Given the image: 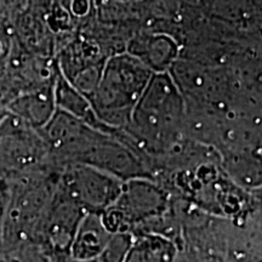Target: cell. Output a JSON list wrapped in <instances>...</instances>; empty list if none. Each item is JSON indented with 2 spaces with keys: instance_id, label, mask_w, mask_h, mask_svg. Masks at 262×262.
Returning <instances> with one entry per match:
<instances>
[{
  "instance_id": "11",
  "label": "cell",
  "mask_w": 262,
  "mask_h": 262,
  "mask_svg": "<svg viewBox=\"0 0 262 262\" xmlns=\"http://www.w3.org/2000/svg\"><path fill=\"white\" fill-rule=\"evenodd\" d=\"M133 242V233L120 232L113 233L104 248L103 253L98 257L100 262H124Z\"/></svg>"
},
{
  "instance_id": "7",
  "label": "cell",
  "mask_w": 262,
  "mask_h": 262,
  "mask_svg": "<svg viewBox=\"0 0 262 262\" xmlns=\"http://www.w3.org/2000/svg\"><path fill=\"white\" fill-rule=\"evenodd\" d=\"M205 14L227 28L256 29L261 22V0H202Z\"/></svg>"
},
{
  "instance_id": "8",
  "label": "cell",
  "mask_w": 262,
  "mask_h": 262,
  "mask_svg": "<svg viewBox=\"0 0 262 262\" xmlns=\"http://www.w3.org/2000/svg\"><path fill=\"white\" fill-rule=\"evenodd\" d=\"M112 233L103 225L98 212H85L71 244V257L75 261L98 260Z\"/></svg>"
},
{
  "instance_id": "4",
  "label": "cell",
  "mask_w": 262,
  "mask_h": 262,
  "mask_svg": "<svg viewBox=\"0 0 262 262\" xmlns=\"http://www.w3.org/2000/svg\"><path fill=\"white\" fill-rule=\"evenodd\" d=\"M122 180L83 164H70L62 173V188L85 212L102 214L120 194Z\"/></svg>"
},
{
  "instance_id": "12",
  "label": "cell",
  "mask_w": 262,
  "mask_h": 262,
  "mask_svg": "<svg viewBox=\"0 0 262 262\" xmlns=\"http://www.w3.org/2000/svg\"><path fill=\"white\" fill-rule=\"evenodd\" d=\"M12 45H14V38L10 35L8 29L0 24V81H2L3 74H4Z\"/></svg>"
},
{
  "instance_id": "13",
  "label": "cell",
  "mask_w": 262,
  "mask_h": 262,
  "mask_svg": "<svg viewBox=\"0 0 262 262\" xmlns=\"http://www.w3.org/2000/svg\"><path fill=\"white\" fill-rule=\"evenodd\" d=\"M119 2H122V0H119ZM126 2H131V0H126Z\"/></svg>"
},
{
  "instance_id": "9",
  "label": "cell",
  "mask_w": 262,
  "mask_h": 262,
  "mask_svg": "<svg viewBox=\"0 0 262 262\" xmlns=\"http://www.w3.org/2000/svg\"><path fill=\"white\" fill-rule=\"evenodd\" d=\"M54 97L56 110L70 114L75 119L80 120L95 129L104 131V133L117 135L119 130L112 129V127L104 125L100 122L96 114H95L89 98L79 93L75 88L68 81L61 72L56 70L54 79Z\"/></svg>"
},
{
  "instance_id": "5",
  "label": "cell",
  "mask_w": 262,
  "mask_h": 262,
  "mask_svg": "<svg viewBox=\"0 0 262 262\" xmlns=\"http://www.w3.org/2000/svg\"><path fill=\"white\" fill-rule=\"evenodd\" d=\"M126 52L142 62L153 74L169 73L180 57V45L165 33H147L131 39Z\"/></svg>"
},
{
  "instance_id": "3",
  "label": "cell",
  "mask_w": 262,
  "mask_h": 262,
  "mask_svg": "<svg viewBox=\"0 0 262 262\" xmlns=\"http://www.w3.org/2000/svg\"><path fill=\"white\" fill-rule=\"evenodd\" d=\"M170 209V194L152 178H134L123 182L117 201L101 217L111 233L130 232L143 222L163 215Z\"/></svg>"
},
{
  "instance_id": "6",
  "label": "cell",
  "mask_w": 262,
  "mask_h": 262,
  "mask_svg": "<svg viewBox=\"0 0 262 262\" xmlns=\"http://www.w3.org/2000/svg\"><path fill=\"white\" fill-rule=\"evenodd\" d=\"M9 108L12 116L19 118L34 129L44 127L56 112L54 80L15 96L10 101Z\"/></svg>"
},
{
  "instance_id": "2",
  "label": "cell",
  "mask_w": 262,
  "mask_h": 262,
  "mask_svg": "<svg viewBox=\"0 0 262 262\" xmlns=\"http://www.w3.org/2000/svg\"><path fill=\"white\" fill-rule=\"evenodd\" d=\"M152 75L142 62L127 52L107 58L89 97L100 122L116 130L125 129Z\"/></svg>"
},
{
  "instance_id": "1",
  "label": "cell",
  "mask_w": 262,
  "mask_h": 262,
  "mask_svg": "<svg viewBox=\"0 0 262 262\" xmlns=\"http://www.w3.org/2000/svg\"><path fill=\"white\" fill-rule=\"evenodd\" d=\"M123 130L148 162L152 173L165 157L188 140L185 100L171 75H152Z\"/></svg>"
},
{
  "instance_id": "10",
  "label": "cell",
  "mask_w": 262,
  "mask_h": 262,
  "mask_svg": "<svg viewBox=\"0 0 262 262\" xmlns=\"http://www.w3.org/2000/svg\"><path fill=\"white\" fill-rule=\"evenodd\" d=\"M179 247L171 239L155 233H133L124 262H175Z\"/></svg>"
}]
</instances>
